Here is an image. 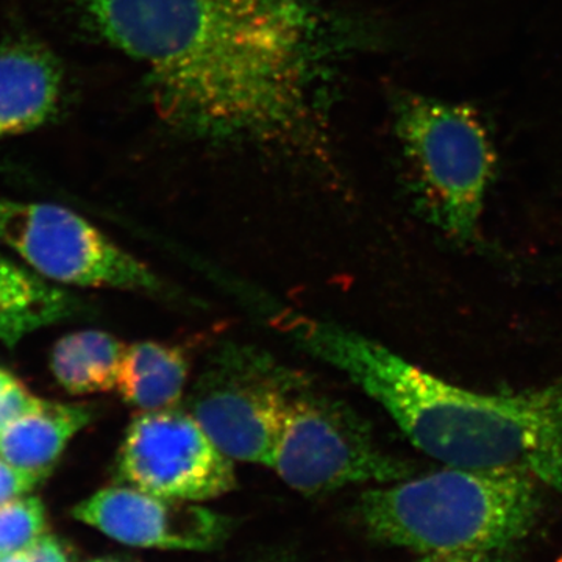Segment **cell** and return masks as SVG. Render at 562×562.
Returning a JSON list of instances; mask_svg holds the SVG:
<instances>
[{
    "label": "cell",
    "mask_w": 562,
    "mask_h": 562,
    "mask_svg": "<svg viewBox=\"0 0 562 562\" xmlns=\"http://www.w3.org/2000/svg\"><path fill=\"white\" fill-rule=\"evenodd\" d=\"M169 124L324 162L330 32L310 0H76Z\"/></svg>",
    "instance_id": "6da1fadb"
},
{
    "label": "cell",
    "mask_w": 562,
    "mask_h": 562,
    "mask_svg": "<svg viewBox=\"0 0 562 562\" xmlns=\"http://www.w3.org/2000/svg\"><path fill=\"white\" fill-rule=\"evenodd\" d=\"M299 349L346 373L414 447L450 468L528 473L562 495V376L538 390H465L331 322L281 310Z\"/></svg>",
    "instance_id": "7a4b0ae2"
},
{
    "label": "cell",
    "mask_w": 562,
    "mask_h": 562,
    "mask_svg": "<svg viewBox=\"0 0 562 562\" xmlns=\"http://www.w3.org/2000/svg\"><path fill=\"white\" fill-rule=\"evenodd\" d=\"M541 508L538 480L528 473L449 465L362 492L355 514L372 541L430 554L513 549Z\"/></svg>",
    "instance_id": "3957f363"
},
{
    "label": "cell",
    "mask_w": 562,
    "mask_h": 562,
    "mask_svg": "<svg viewBox=\"0 0 562 562\" xmlns=\"http://www.w3.org/2000/svg\"><path fill=\"white\" fill-rule=\"evenodd\" d=\"M394 117L420 210L454 241L472 243L498 160L483 114L472 103L401 92Z\"/></svg>",
    "instance_id": "277c9868"
},
{
    "label": "cell",
    "mask_w": 562,
    "mask_h": 562,
    "mask_svg": "<svg viewBox=\"0 0 562 562\" xmlns=\"http://www.w3.org/2000/svg\"><path fill=\"white\" fill-rule=\"evenodd\" d=\"M269 468L292 490L308 495L414 475L408 461L376 446L371 428L349 406L303 386L292 395Z\"/></svg>",
    "instance_id": "5b68a950"
},
{
    "label": "cell",
    "mask_w": 562,
    "mask_h": 562,
    "mask_svg": "<svg viewBox=\"0 0 562 562\" xmlns=\"http://www.w3.org/2000/svg\"><path fill=\"white\" fill-rule=\"evenodd\" d=\"M301 386L297 376L265 355L227 349L199 380L190 413L231 460L269 468L292 395Z\"/></svg>",
    "instance_id": "8992f818"
},
{
    "label": "cell",
    "mask_w": 562,
    "mask_h": 562,
    "mask_svg": "<svg viewBox=\"0 0 562 562\" xmlns=\"http://www.w3.org/2000/svg\"><path fill=\"white\" fill-rule=\"evenodd\" d=\"M0 241L60 283L149 294L165 290L144 262L63 206L0 199Z\"/></svg>",
    "instance_id": "52a82bcc"
},
{
    "label": "cell",
    "mask_w": 562,
    "mask_h": 562,
    "mask_svg": "<svg viewBox=\"0 0 562 562\" xmlns=\"http://www.w3.org/2000/svg\"><path fill=\"white\" fill-rule=\"evenodd\" d=\"M233 460L217 449L190 412L140 413L117 453L122 483L162 498L203 502L236 487Z\"/></svg>",
    "instance_id": "ba28073f"
},
{
    "label": "cell",
    "mask_w": 562,
    "mask_h": 562,
    "mask_svg": "<svg viewBox=\"0 0 562 562\" xmlns=\"http://www.w3.org/2000/svg\"><path fill=\"white\" fill-rule=\"evenodd\" d=\"M72 516L114 541L143 549L209 552L222 546L233 530L231 517L133 486L95 492L72 509Z\"/></svg>",
    "instance_id": "9c48e42d"
},
{
    "label": "cell",
    "mask_w": 562,
    "mask_h": 562,
    "mask_svg": "<svg viewBox=\"0 0 562 562\" xmlns=\"http://www.w3.org/2000/svg\"><path fill=\"white\" fill-rule=\"evenodd\" d=\"M61 102L63 68L54 52L29 38L0 47V139L43 127Z\"/></svg>",
    "instance_id": "30bf717a"
},
{
    "label": "cell",
    "mask_w": 562,
    "mask_h": 562,
    "mask_svg": "<svg viewBox=\"0 0 562 562\" xmlns=\"http://www.w3.org/2000/svg\"><path fill=\"white\" fill-rule=\"evenodd\" d=\"M94 417L88 405L40 401L0 431V458L43 479Z\"/></svg>",
    "instance_id": "8fae6325"
},
{
    "label": "cell",
    "mask_w": 562,
    "mask_h": 562,
    "mask_svg": "<svg viewBox=\"0 0 562 562\" xmlns=\"http://www.w3.org/2000/svg\"><path fill=\"white\" fill-rule=\"evenodd\" d=\"M79 312L80 303L69 292L0 257V341L7 347Z\"/></svg>",
    "instance_id": "7c38bea8"
},
{
    "label": "cell",
    "mask_w": 562,
    "mask_h": 562,
    "mask_svg": "<svg viewBox=\"0 0 562 562\" xmlns=\"http://www.w3.org/2000/svg\"><path fill=\"white\" fill-rule=\"evenodd\" d=\"M190 362L169 344L143 341L125 349L116 390L140 413L176 408L187 387Z\"/></svg>",
    "instance_id": "4fadbf2b"
},
{
    "label": "cell",
    "mask_w": 562,
    "mask_h": 562,
    "mask_svg": "<svg viewBox=\"0 0 562 562\" xmlns=\"http://www.w3.org/2000/svg\"><path fill=\"white\" fill-rule=\"evenodd\" d=\"M125 349L105 331L72 333L55 344L50 369L63 390L72 395L116 390Z\"/></svg>",
    "instance_id": "5bb4252c"
},
{
    "label": "cell",
    "mask_w": 562,
    "mask_h": 562,
    "mask_svg": "<svg viewBox=\"0 0 562 562\" xmlns=\"http://www.w3.org/2000/svg\"><path fill=\"white\" fill-rule=\"evenodd\" d=\"M46 530V509L36 497H18L0 505V557L25 552Z\"/></svg>",
    "instance_id": "9a60e30c"
},
{
    "label": "cell",
    "mask_w": 562,
    "mask_h": 562,
    "mask_svg": "<svg viewBox=\"0 0 562 562\" xmlns=\"http://www.w3.org/2000/svg\"><path fill=\"white\" fill-rule=\"evenodd\" d=\"M43 480L46 479L40 476L38 473L24 471V469L11 465L10 462L0 458V505L22 497Z\"/></svg>",
    "instance_id": "2e32d148"
},
{
    "label": "cell",
    "mask_w": 562,
    "mask_h": 562,
    "mask_svg": "<svg viewBox=\"0 0 562 562\" xmlns=\"http://www.w3.org/2000/svg\"><path fill=\"white\" fill-rule=\"evenodd\" d=\"M40 398L33 397L27 387L22 386L20 382L11 383L5 390L0 392V431L22 414L32 409Z\"/></svg>",
    "instance_id": "e0dca14e"
},
{
    "label": "cell",
    "mask_w": 562,
    "mask_h": 562,
    "mask_svg": "<svg viewBox=\"0 0 562 562\" xmlns=\"http://www.w3.org/2000/svg\"><path fill=\"white\" fill-rule=\"evenodd\" d=\"M513 549L506 550H458L424 554L417 562H517L513 558Z\"/></svg>",
    "instance_id": "ac0fdd59"
},
{
    "label": "cell",
    "mask_w": 562,
    "mask_h": 562,
    "mask_svg": "<svg viewBox=\"0 0 562 562\" xmlns=\"http://www.w3.org/2000/svg\"><path fill=\"white\" fill-rule=\"evenodd\" d=\"M25 552L32 562H70L68 550L55 536H41Z\"/></svg>",
    "instance_id": "d6986e66"
},
{
    "label": "cell",
    "mask_w": 562,
    "mask_h": 562,
    "mask_svg": "<svg viewBox=\"0 0 562 562\" xmlns=\"http://www.w3.org/2000/svg\"><path fill=\"white\" fill-rule=\"evenodd\" d=\"M0 562H32V561H31V558H29L27 552H20V553L5 554V557H0Z\"/></svg>",
    "instance_id": "ffe728a7"
},
{
    "label": "cell",
    "mask_w": 562,
    "mask_h": 562,
    "mask_svg": "<svg viewBox=\"0 0 562 562\" xmlns=\"http://www.w3.org/2000/svg\"><path fill=\"white\" fill-rule=\"evenodd\" d=\"M14 382H16V379H14L10 372L3 371V369L0 368V392L5 390L7 386H10V384Z\"/></svg>",
    "instance_id": "44dd1931"
},
{
    "label": "cell",
    "mask_w": 562,
    "mask_h": 562,
    "mask_svg": "<svg viewBox=\"0 0 562 562\" xmlns=\"http://www.w3.org/2000/svg\"><path fill=\"white\" fill-rule=\"evenodd\" d=\"M91 562H124V561H117V560H95V561H91Z\"/></svg>",
    "instance_id": "7402d4cb"
},
{
    "label": "cell",
    "mask_w": 562,
    "mask_h": 562,
    "mask_svg": "<svg viewBox=\"0 0 562 562\" xmlns=\"http://www.w3.org/2000/svg\"><path fill=\"white\" fill-rule=\"evenodd\" d=\"M557 562H562V554L560 558H558Z\"/></svg>",
    "instance_id": "603a6c76"
},
{
    "label": "cell",
    "mask_w": 562,
    "mask_h": 562,
    "mask_svg": "<svg viewBox=\"0 0 562 562\" xmlns=\"http://www.w3.org/2000/svg\"><path fill=\"white\" fill-rule=\"evenodd\" d=\"M262 562H280V561H262Z\"/></svg>",
    "instance_id": "cb8c5ba5"
}]
</instances>
